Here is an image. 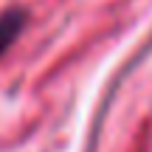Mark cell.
Instances as JSON below:
<instances>
[{"label": "cell", "mask_w": 152, "mask_h": 152, "mask_svg": "<svg viewBox=\"0 0 152 152\" xmlns=\"http://www.w3.org/2000/svg\"><path fill=\"white\" fill-rule=\"evenodd\" d=\"M26 23H28V11L20 9V6L6 9L3 14H0V59H3V54L17 42V37L23 34Z\"/></svg>", "instance_id": "6da1fadb"}]
</instances>
